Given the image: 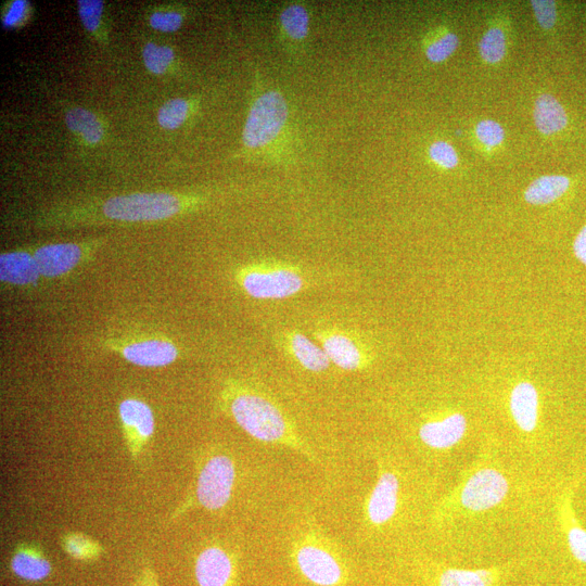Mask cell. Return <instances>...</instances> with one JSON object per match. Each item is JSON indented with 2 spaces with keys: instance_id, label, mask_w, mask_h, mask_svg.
<instances>
[{
  "instance_id": "obj_1",
  "label": "cell",
  "mask_w": 586,
  "mask_h": 586,
  "mask_svg": "<svg viewBox=\"0 0 586 586\" xmlns=\"http://www.w3.org/2000/svg\"><path fill=\"white\" fill-rule=\"evenodd\" d=\"M241 143L245 156L273 167H291L303 145L296 111L287 94L259 71Z\"/></svg>"
},
{
  "instance_id": "obj_2",
  "label": "cell",
  "mask_w": 586,
  "mask_h": 586,
  "mask_svg": "<svg viewBox=\"0 0 586 586\" xmlns=\"http://www.w3.org/2000/svg\"><path fill=\"white\" fill-rule=\"evenodd\" d=\"M229 411L238 426L261 442L279 444L312 457L288 419L270 399L247 389L229 394Z\"/></svg>"
},
{
  "instance_id": "obj_3",
  "label": "cell",
  "mask_w": 586,
  "mask_h": 586,
  "mask_svg": "<svg viewBox=\"0 0 586 586\" xmlns=\"http://www.w3.org/2000/svg\"><path fill=\"white\" fill-rule=\"evenodd\" d=\"M237 282L248 296L258 300H283L298 295L305 279L299 269L285 264L259 263L241 267Z\"/></svg>"
},
{
  "instance_id": "obj_4",
  "label": "cell",
  "mask_w": 586,
  "mask_h": 586,
  "mask_svg": "<svg viewBox=\"0 0 586 586\" xmlns=\"http://www.w3.org/2000/svg\"><path fill=\"white\" fill-rule=\"evenodd\" d=\"M180 197L164 193L117 196L103 205L107 219L119 222H156L173 218L183 211Z\"/></svg>"
},
{
  "instance_id": "obj_5",
  "label": "cell",
  "mask_w": 586,
  "mask_h": 586,
  "mask_svg": "<svg viewBox=\"0 0 586 586\" xmlns=\"http://www.w3.org/2000/svg\"><path fill=\"white\" fill-rule=\"evenodd\" d=\"M105 346L125 361L147 368L169 366L180 358L181 353L173 340L154 335L108 339Z\"/></svg>"
},
{
  "instance_id": "obj_6",
  "label": "cell",
  "mask_w": 586,
  "mask_h": 586,
  "mask_svg": "<svg viewBox=\"0 0 586 586\" xmlns=\"http://www.w3.org/2000/svg\"><path fill=\"white\" fill-rule=\"evenodd\" d=\"M236 469L231 457L215 455L202 467L197 484V498L202 507L218 511L232 498Z\"/></svg>"
},
{
  "instance_id": "obj_7",
  "label": "cell",
  "mask_w": 586,
  "mask_h": 586,
  "mask_svg": "<svg viewBox=\"0 0 586 586\" xmlns=\"http://www.w3.org/2000/svg\"><path fill=\"white\" fill-rule=\"evenodd\" d=\"M296 564L303 577L318 586H337L343 580L339 559L321 543H301L295 552Z\"/></svg>"
},
{
  "instance_id": "obj_8",
  "label": "cell",
  "mask_w": 586,
  "mask_h": 586,
  "mask_svg": "<svg viewBox=\"0 0 586 586\" xmlns=\"http://www.w3.org/2000/svg\"><path fill=\"white\" fill-rule=\"evenodd\" d=\"M508 490V481L500 471L481 469L465 483L461 503L468 511L486 512L502 503Z\"/></svg>"
},
{
  "instance_id": "obj_9",
  "label": "cell",
  "mask_w": 586,
  "mask_h": 586,
  "mask_svg": "<svg viewBox=\"0 0 586 586\" xmlns=\"http://www.w3.org/2000/svg\"><path fill=\"white\" fill-rule=\"evenodd\" d=\"M310 7L302 2H291L279 11L277 31L280 44L286 53L299 58L305 53L311 34Z\"/></svg>"
},
{
  "instance_id": "obj_10",
  "label": "cell",
  "mask_w": 586,
  "mask_h": 586,
  "mask_svg": "<svg viewBox=\"0 0 586 586\" xmlns=\"http://www.w3.org/2000/svg\"><path fill=\"white\" fill-rule=\"evenodd\" d=\"M33 254L41 276L47 279L70 274L88 257L84 247L78 244L46 245Z\"/></svg>"
},
{
  "instance_id": "obj_11",
  "label": "cell",
  "mask_w": 586,
  "mask_h": 586,
  "mask_svg": "<svg viewBox=\"0 0 586 586\" xmlns=\"http://www.w3.org/2000/svg\"><path fill=\"white\" fill-rule=\"evenodd\" d=\"M400 481L391 471L381 473L367 502L366 514L371 524L380 527L397 514Z\"/></svg>"
},
{
  "instance_id": "obj_12",
  "label": "cell",
  "mask_w": 586,
  "mask_h": 586,
  "mask_svg": "<svg viewBox=\"0 0 586 586\" xmlns=\"http://www.w3.org/2000/svg\"><path fill=\"white\" fill-rule=\"evenodd\" d=\"M466 430L465 416L453 414L436 422L424 424L419 429V438L432 450H450L464 438Z\"/></svg>"
},
{
  "instance_id": "obj_13",
  "label": "cell",
  "mask_w": 586,
  "mask_h": 586,
  "mask_svg": "<svg viewBox=\"0 0 586 586\" xmlns=\"http://www.w3.org/2000/svg\"><path fill=\"white\" fill-rule=\"evenodd\" d=\"M34 254L17 250L0 256V282L17 287H31L41 278Z\"/></svg>"
},
{
  "instance_id": "obj_14",
  "label": "cell",
  "mask_w": 586,
  "mask_h": 586,
  "mask_svg": "<svg viewBox=\"0 0 586 586\" xmlns=\"http://www.w3.org/2000/svg\"><path fill=\"white\" fill-rule=\"evenodd\" d=\"M233 572L231 557L220 547H208L197 558L196 578L199 586H228Z\"/></svg>"
},
{
  "instance_id": "obj_15",
  "label": "cell",
  "mask_w": 586,
  "mask_h": 586,
  "mask_svg": "<svg viewBox=\"0 0 586 586\" xmlns=\"http://www.w3.org/2000/svg\"><path fill=\"white\" fill-rule=\"evenodd\" d=\"M122 425L136 441H147L154 436L156 422L150 406L137 399H126L119 406Z\"/></svg>"
},
{
  "instance_id": "obj_16",
  "label": "cell",
  "mask_w": 586,
  "mask_h": 586,
  "mask_svg": "<svg viewBox=\"0 0 586 586\" xmlns=\"http://www.w3.org/2000/svg\"><path fill=\"white\" fill-rule=\"evenodd\" d=\"M322 347L331 363L345 371H358L365 362L364 354L358 343L342 333H325Z\"/></svg>"
},
{
  "instance_id": "obj_17",
  "label": "cell",
  "mask_w": 586,
  "mask_h": 586,
  "mask_svg": "<svg viewBox=\"0 0 586 586\" xmlns=\"http://www.w3.org/2000/svg\"><path fill=\"white\" fill-rule=\"evenodd\" d=\"M511 412L517 426L525 432H532L538 424L539 396L537 389L529 382H521L511 394Z\"/></svg>"
},
{
  "instance_id": "obj_18",
  "label": "cell",
  "mask_w": 586,
  "mask_h": 586,
  "mask_svg": "<svg viewBox=\"0 0 586 586\" xmlns=\"http://www.w3.org/2000/svg\"><path fill=\"white\" fill-rule=\"evenodd\" d=\"M533 118L538 131L546 136L562 132L568 124L565 108L550 94H543L535 100Z\"/></svg>"
},
{
  "instance_id": "obj_19",
  "label": "cell",
  "mask_w": 586,
  "mask_h": 586,
  "mask_svg": "<svg viewBox=\"0 0 586 586\" xmlns=\"http://www.w3.org/2000/svg\"><path fill=\"white\" fill-rule=\"evenodd\" d=\"M288 345L295 359L307 371L322 373L329 368L331 362L323 347L317 346L307 336L295 331L288 336Z\"/></svg>"
},
{
  "instance_id": "obj_20",
  "label": "cell",
  "mask_w": 586,
  "mask_h": 586,
  "mask_svg": "<svg viewBox=\"0 0 586 586\" xmlns=\"http://www.w3.org/2000/svg\"><path fill=\"white\" fill-rule=\"evenodd\" d=\"M570 186L564 175H546L537 178L525 191V199L530 205L545 206L563 197Z\"/></svg>"
},
{
  "instance_id": "obj_21",
  "label": "cell",
  "mask_w": 586,
  "mask_h": 586,
  "mask_svg": "<svg viewBox=\"0 0 586 586\" xmlns=\"http://www.w3.org/2000/svg\"><path fill=\"white\" fill-rule=\"evenodd\" d=\"M500 571L496 569H445L440 573L438 586H496Z\"/></svg>"
},
{
  "instance_id": "obj_22",
  "label": "cell",
  "mask_w": 586,
  "mask_h": 586,
  "mask_svg": "<svg viewBox=\"0 0 586 586\" xmlns=\"http://www.w3.org/2000/svg\"><path fill=\"white\" fill-rule=\"evenodd\" d=\"M11 568L19 578L32 582L46 579L52 571L47 559L31 551L17 553L12 558Z\"/></svg>"
},
{
  "instance_id": "obj_23",
  "label": "cell",
  "mask_w": 586,
  "mask_h": 586,
  "mask_svg": "<svg viewBox=\"0 0 586 586\" xmlns=\"http://www.w3.org/2000/svg\"><path fill=\"white\" fill-rule=\"evenodd\" d=\"M66 122L72 132L81 134L89 144H97L103 138V126L92 112L73 109L67 113Z\"/></svg>"
},
{
  "instance_id": "obj_24",
  "label": "cell",
  "mask_w": 586,
  "mask_h": 586,
  "mask_svg": "<svg viewBox=\"0 0 586 586\" xmlns=\"http://www.w3.org/2000/svg\"><path fill=\"white\" fill-rule=\"evenodd\" d=\"M460 45V38L453 33L444 31L433 35L425 47L426 58L432 63H441L448 60Z\"/></svg>"
},
{
  "instance_id": "obj_25",
  "label": "cell",
  "mask_w": 586,
  "mask_h": 586,
  "mask_svg": "<svg viewBox=\"0 0 586 586\" xmlns=\"http://www.w3.org/2000/svg\"><path fill=\"white\" fill-rule=\"evenodd\" d=\"M479 54L489 65H498L506 56V36L502 29L491 28L481 38Z\"/></svg>"
},
{
  "instance_id": "obj_26",
  "label": "cell",
  "mask_w": 586,
  "mask_h": 586,
  "mask_svg": "<svg viewBox=\"0 0 586 586\" xmlns=\"http://www.w3.org/2000/svg\"><path fill=\"white\" fill-rule=\"evenodd\" d=\"M189 114L188 101L181 98L169 100L159 111V124L163 129L176 130L182 126Z\"/></svg>"
},
{
  "instance_id": "obj_27",
  "label": "cell",
  "mask_w": 586,
  "mask_h": 586,
  "mask_svg": "<svg viewBox=\"0 0 586 586\" xmlns=\"http://www.w3.org/2000/svg\"><path fill=\"white\" fill-rule=\"evenodd\" d=\"M143 56L146 67L155 74H163L174 60V52L170 47L154 43L145 46Z\"/></svg>"
},
{
  "instance_id": "obj_28",
  "label": "cell",
  "mask_w": 586,
  "mask_h": 586,
  "mask_svg": "<svg viewBox=\"0 0 586 586\" xmlns=\"http://www.w3.org/2000/svg\"><path fill=\"white\" fill-rule=\"evenodd\" d=\"M428 156L433 163L447 170L455 169L458 162H460L453 146L447 142H442V140H438V142L429 146Z\"/></svg>"
},
{
  "instance_id": "obj_29",
  "label": "cell",
  "mask_w": 586,
  "mask_h": 586,
  "mask_svg": "<svg viewBox=\"0 0 586 586\" xmlns=\"http://www.w3.org/2000/svg\"><path fill=\"white\" fill-rule=\"evenodd\" d=\"M476 135L479 142L488 148L499 147L505 139L503 126L493 120L480 121L476 126Z\"/></svg>"
},
{
  "instance_id": "obj_30",
  "label": "cell",
  "mask_w": 586,
  "mask_h": 586,
  "mask_svg": "<svg viewBox=\"0 0 586 586\" xmlns=\"http://www.w3.org/2000/svg\"><path fill=\"white\" fill-rule=\"evenodd\" d=\"M567 542L572 556L579 563L586 565V530L579 526L573 517L567 529Z\"/></svg>"
},
{
  "instance_id": "obj_31",
  "label": "cell",
  "mask_w": 586,
  "mask_h": 586,
  "mask_svg": "<svg viewBox=\"0 0 586 586\" xmlns=\"http://www.w3.org/2000/svg\"><path fill=\"white\" fill-rule=\"evenodd\" d=\"M103 10L104 3L100 0H80L79 14L88 31H95L98 28Z\"/></svg>"
},
{
  "instance_id": "obj_32",
  "label": "cell",
  "mask_w": 586,
  "mask_h": 586,
  "mask_svg": "<svg viewBox=\"0 0 586 586\" xmlns=\"http://www.w3.org/2000/svg\"><path fill=\"white\" fill-rule=\"evenodd\" d=\"M530 4L540 27L546 31L552 30L557 20L556 4L545 0H533Z\"/></svg>"
},
{
  "instance_id": "obj_33",
  "label": "cell",
  "mask_w": 586,
  "mask_h": 586,
  "mask_svg": "<svg viewBox=\"0 0 586 586\" xmlns=\"http://www.w3.org/2000/svg\"><path fill=\"white\" fill-rule=\"evenodd\" d=\"M182 23L183 17L178 12H156L150 18L151 27L162 32H175Z\"/></svg>"
},
{
  "instance_id": "obj_34",
  "label": "cell",
  "mask_w": 586,
  "mask_h": 586,
  "mask_svg": "<svg viewBox=\"0 0 586 586\" xmlns=\"http://www.w3.org/2000/svg\"><path fill=\"white\" fill-rule=\"evenodd\" d=\"M66 549L70 555L80 559L92 557L94 554L93 543L79 535H74L66 541Z\"/></svg>"
},
{
  "instance_id": "obj_35",
  "label": "cell",
  "mask_w": 586,
  "mask_h": 586,
  "mask_svg": "<svg viewBox=\"0 0 586 586\" xmlns=\"http://www.w3.org/2000/svg\"><path fill=\"white\" fill-rule=\"evenodd\" d=\"M573 252H575L576 258L586 266V225L582 227L573 242Z\"/></svg>"
},
{
  "instance_id": "obj_36",
  "label": "cell",
  "mask_w": 586,
  "mask_h": 586,
  "mask_svg": "<svg viewBox=\"0 0 586 586\" xmlns=\"http://www.w3.org/2000/svg\"><path fill=\"white\" fill-rule=\"evenodd\" d=\"M25 2H20V0H18V2H15L14 5L11 6V9L8 12V15L5 19V24L7 25V27H10V25H14L15 23H17L24 12L25 9Z\"/></svg>"
}]
</instances>
